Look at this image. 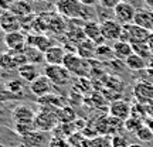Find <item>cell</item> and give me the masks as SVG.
Here are the masks:
<instances>
[{
	"label": "cell",
	"mask_w": 153,
	"mask_h": 147,
	"mask_svg": "<svg viewBox=\"0 0 153 147\" xmlns=\"http://www.w3.org/2000/svg\"><path fill=\"white\" fill-rule=\"evenodd\" d=\"M152 31H149L146 28L139 27L135 23L131 24H125L123 30H122V35H120V41H126L129 44H140V43H146L148 41L149 35Z\"/></svg>",
	"instance_id": "cell-1"
},
{
	"label": "cell",
	"mask_w": 153,
	"mask_h": 147,
	"mask_svg": "<svg viewBox=\"0 0 153 147\" xmlns=\"http://www.w3.org/2000/svg\"><path fill=\"white\" fill-rule=\"evenodd\" d=\"M36 129L41 131H53L55 126L58 125V117H57V109H47L44 108L41 112L36 113L34 119Z\"/></svg>",
	"instance_id": "cell-2"
},
{
	"label": "cell",
	"mask_w": 153,
	"mask_h": 147,
	"mask_svg": "<svg viewBox=\"0 0 153 147\" xmlns=\"http://www.w3.org/2000/svg\"><path fill=\"white\" fill-rule=\"evenodd\" d=\"M64 66L71 72V75H75L78 78H84L89 72V64L78 54H67L64 60Z\"/></svg>",
	"instance_id": "cell-3"
},
{
	"label": "cell",
	"mask_w": 153,
	"mask_h": 147,
	"mask_svg": "<svg viewBox=\"0 0 153 147\" xmlns=\"http://www.w3.org/2000/svg\"><path fill=\"white\" fill-rule=\"evenodd\" d=\"M44 75L57 86L68 85L70 81H71V72L68 71L64 65H45Z\"/></svg>",
	"instance_id": "cell-4"
},
{
	"label": "cell",
	"mask_w": 153,
	"mask_h": 147,
	"mask_svg": "<svg viewBox=\"0 0 153 147\" xmlns=\"http://www.w3.org/2000/svg\"><path fill=\"white\" fill-rule=\"evenodd\" d=\"M122 30L123 26L120 24L118 20H112V18H106L104 21H101V33L105 41H119L120 35H122Z\"/></svg>",
	"instance_id": "cell-5"
},
{
	"label": "cell",
	"mask_w": 153,
	"mask_h": 147,
	"mask_svg": "<svg viewBox=\"0 0 153 147\" xmlns=\"http://www.w3.org/2000/svg\"><path fill=\"white\" fill-rule=\"evenodd\" d=\"M136 11H137L136 7L132 4V3H129V1H123V0H122L119 4L114 9L115 20H118L122 26L131 24V23H133V20H135Z\"/></svg>",
	"instance_id": "cell-6"
},
{
	"label": "cell",
	"mask_w": 153,
	"mask_h": 147,
	"mask_svg": "<svg viewBox=\"0 0 153 147\" xmlns=\"http://www.w3.org/2000/svg\"><path fill=\"white\" fill-rule=\"evenodd\" d=\"M57 11L68 18H78L81 17L84 6L78 0H57Z\"/></svg>",
	"instance_id": "cell-7"
},
{
	"label": "cell",
	"mask_w": 153,
	"mask_h": 147,
	"mask_svg": "<svg viewBox=\"0 0 153 147\" xmlns=\"http://www.w3.org/2000/svg\"><path fill=\"white\" fill-rule=\"evenodd\" d=\"M53 86H54V83L50 81L44 74H41L37 79H34V81L30 83V92L38 99V98L45 96V95L53 93Z\"/></svg>",
	"instance_id": "cell-8"
},
{
	"label": "cell",
	"mask_w": 153,
	"mask_h": 147,
	"mask_svg": "<svg viewBox=\"0 0 153 147\" xmlns=\"http://www.w3.org/2000/svg\"><path fill=\"white\" fill-rule=\"evenodd\" d=\"M133 95L142 105L153 102V83L148 81H137L133 86Z\"/></svg>",
	"instance_id": "cell-9"
},
{
	"label": "cell",
	"mask_w": 153,
	"mask_h": 147,
	"mask_svg": "<svg viewBox=\"0 0 153 147\" xmlns=\"http://www.w3.org/2000/svg\"><path fill=\"white\" fill-rule=\"evenodd\" d=\"M4 44L9 51H23L27 47V35L22 33L20 30L7 33L4 35Z\"/></svg>",
	"instance_id": "cell-10"
},
{
	"label": "cell",
	"mask_w": 153,
	"mask_h": 147,
	"mask_svg": "<svg viewBox=\"0 0 153 147\" xmlns=\"http://www.w3.org/2000/svg\"><path fill=\"white\" fill-rule=\"evenodd\" d=\"M108 113L114 117H118V119L123 120L131 117L132 113V105L128 102V100H122V99H118V100H114L112 103L109 105L108 108Z\"/></svg>",
	"instance_id": "cell-11"
},
{
	"label": "cell",
	"mask_w": 153,
	"mask_h": 147,
	"mask_svg": "<svg viewBox=\"0 0 153 147\" xmlns=\"http://www.w3.org/2000/svg\"><path fill=\"white\" fill-rule=\"evenodd\" d=\"M0 28H1V31L4 34L19 31L22 28L20 18L17 16H14L10 10L1 11V14H0Z\"/></svg>",
	"instance_id": "cell-12"
},
{
	"label": "cell",
	"mask_w": 153,
	"mask_h": 147,
	"mask_svg": "<svg viewBox=\"0 0 153 147\" xmlns=\"http://www.w3.org/2000/svg\"><path fill=\"white\" fill-rule=\"evenodd\" d=\"M11 119L14 123H34L36 112L27 105H17L11 110Z\"/></svg>",
	"instance_id": "cell-13"
},
{
	"label": "cell",
	"mask_w": 153,
	"mask_h": 147,
	"mask_svg": "<svg viewBox=\"0 0 153 147\" xmlns=\"http://www.w3.org/2000/svg\"><path fill=\"white\" fill-rule=\"evenodd\" d=\"M67 52L61 45H51L44 52V62L47 65H64Z\"/></svg>",
	"instance_id": "cell-14"
},
{
	"label": "cell",
	"mask_w": 153,
	"mask_h": 147,
	"mask_svg": "<svg viewBox=\"0 0 153 147\" xmlns=\"http://www.w3.org/2000/svg\"><path fill=\"white\" fill-rule=\"evenodd\" d=\"M84 33H85V37L88 40H91L92 43H95L97 45H101V44H105V40L102 37V33H101V23L95 21V20H88L84 24Z\"/></svg>",
	"instance_id": "cell-15"
},
{
	"label": "cell",
	"mask_w": 153,
	"mask_h": 147,
	"mask_svg": "<svg viewBox=\"0 0 153 147\" xmlns=\"http://www.w3.org/2000/svg\"><path fill=\"white\" fill-rule=\"evenodd\" d=\"M22 139L24 147H44L50 142V139H47V136H45V131L37 130V129Z\"/></svg>",
	"instance_id": "cell-16"
},
{
	"label": "cell",
	"mask_w": 153,
	"mask_h": 147,
	"mask_svg": "<svg viewBox=\"0 0 153 147\" xmlns=\"http://www.w3.org/2000/svg\"><path fill=\"white\" fill-rule=\"evenodd\" d=\"M17 74L20 76V79H23L24 82H28V83H31L34 79H37L38 76L41 75L40 71H38V65L30 64V62H27V64H24V65L20 66V68L17 69Z\"/></svg>",
	"instance_id": "cell-17"
},
{
	"label": "cell",
	"mask_w": 153,
	"mask_h": 147,
	"mask_svg": "<svg viewBox=\"0 0 153 147\" xmlns=\"http://www.w3.org/2000/svg\"><path fill=\"white\" fill-rule=\"evenodd\" d=\"M9 10L19 18H26L28 16H33V6L28 0H17L13 3V6Z\"/></svg>",
	"instance_id": "cell-18"
},
{
	"label": "cell",
	"mask_w": 153,
	"mask_h": 147,
	"mask_svg": "<svg viewBox=\"0 0 153 147\" xmlns=\"http://www.w3.org/2000/svg\"><path fill=\"white\" fill-rule=\"evenodd\" d=\"M133 23L136 26H139V27H143L149 30V31H153V10H146V9L137 10Z\"/></svg>",
	"instance_id": "cell-19"
},
{
	"label": "cell",
	"mask_w": 153,
	"mask_h": 147,
	"mask_svg": "<svg viewBox=\"0 0 153 147\" xmlns=\"http://www.w3.org/2000/svg\"><path fill=\"white\" fill-rule=\"evenodd\" d=\"M114 54H115V58L116 60H120L125 62L132 54H133V48H132V44L126 43V41H115L114 45Z\"/></svg>",
	"instance_id": "cell-20"
},
{
	"label": "cell",
	"mask_w": 153,
	"mask_h": 147,
	"mask_svg": "<svg viewBox=\"0 0 153 147\" xmlns=\"http://www.w3.org/2000/svg\"><path fill=\"white\" fill-rule=\"evenodd\" d=\"M27 45L40 49L41 52H45L53 44H51V40H50L47 35H43V34H33V35H27Z\"/></svg>",
	"instance_id": "cell-21"
},
{
	"label": "cell",
	"mask_w": 153,
	"mask_h": 147,
	"mask_svg": "<svg viewBox=\"0 0 153 147\" xmlns=\"http://www.w3.org/2000/svg\"><path fill=\"white\" fill-rule=\"evenodd\" d=\"M97 47L98 45L95 43H92L91 40L85 38L84 41H81V43L76 45V54L79 55L81 58H84V60L94 58L95 54H97Z\"/></svg>",
	"instance_id": "cell-22"
},
{
	"label": "cell",
	"mask_w": 153,
	"mask_h": 147,
	"mask_svg": "<svg viewBox=\"0 0 153 147\" xmlns=\"http://www.w3.org/2000/svg\"><path fill=\"white\" fill-rule=\"evenodd\" d=\"M125 65L131 69V71H142V69H146V66H148V62L146 60L140 57V55L137 54H133L125 61Z\"/></svg>",
	"instance_id": "cell-23"
},
{
	"label": "cell",
	"mask_w": 153,
	"mask_h": 147,
	"mask_svg": "<svg viewBox=\"0 0 153 147\" xmlns=\"http://www.w3.org/2000/svg\"><path fill=\"white\" fill-rule=\"evenodd\" d=\"M38 103L43 105L44 108H47V109H58L62 105V99L58 95L50 93V95H45L43 98H38Z\"/></svg>",
	"instance_id": "cell-24"
},
{
	"label": "cell",
	"mask_w": 153,
	"mask_h": 147,
	"mask_svg": "<svg viewBox=\"0 0 153 147\" xmlns=\"http://www.w3.org/2000/svg\"><path fill=\"white\" fill-rule=\"evenodd\" d=\"M24 54H26L27 61L30 64L38 65V64H41L44 61V52H41L40 49L34 48V47H30V45H27V47L24 48Z\"/></svg>",
	"instance_id": "cell-25"
},
{
	"label": "cell",
	"mask_w": 153,
	"mask_h": 147,
	"mask_svg": "<svg viewBox=\"0 0 153 147\" xmlns=\"http://www.w3.org/2000/svg\"><path fill=\"white\" fill-rule=\"evenodd\" d=\"M16 61L13 58L11 52H1L0 54V69H4V71H13V69H17Z\"/></svg>",
	"instance_id": "cell-26"
},
{
	"label": "cell",
	"mask_w": 153,
	"mask_h": 147,
	"mask_svg": "<svg viewBox=\"0 0 153 147\" xmlns=\"http://www.w3.org/2000/svg\"><path fill=\"white\" fill-rule=\"evenodd\" d=\"M57 117H58V123H72L75 122V113L71 108H58L57 109Z\"/></svg>",
	"instance_id": "cell-27"
},
{
	"label": "cell",
	"mask_w": 153,
	"mask_h": 147,
	"mask_svg": "<svg viewBox=\"0 0 153 147\" xmlns=\"http://www.w3.org/2000/svg\"><path fill=\"white\" fill-rule=\"evenodd\" d=\"M6 88L19 99V98H22V93H23V91H24V81L20 79V78H19V79L9 81V82H6Z\"/></svg>",
	"instance_id": "cell-28"
},
{
	"label": "cell",
	"mask_w": 153,
	"mask_h": 147,
	"mask_svg": "<svg viewBox=\"0 0 153 147\" xmlns=\"http://www.w3.org/2000/svg\"><path fill=\"white\" fill-rule=\"evenodd\" d=\"M95 57H98L99 60H114L115 54H114V48L106 45V44H101L97 47V54Z\"/></svg>",
	"instance_id": "cell-29"
},
{
	"label": "cell",
	"mask_w": 153,
	"mask_h": 147,
	"mask_svg": "<svg viewBox=\"0 0 153 147\" xmlns=\"http://www.w3.org/2000/svg\"><path fill=\"white\" fill-rule=\"evenodd\" d=\"M89 147H112V137L106 134H99L91 139Z\"/></svg>",
	"instance_id": "cell-30"
},
{
	"label": "cell",
	"mask_w": 153,
	"mask_h": 147,
	"mask_svg": "<svg viewBox=\"0 0 153 147\" xmlns=\"http://www.w3.org/2000/svg\"><path fill=\"white\" fill-rule=\"evenodd\" d=\"M143 125H145V122H142V120H139V119H136V117H132L131 116L129 119L125 120V130L135 134Z\"/></svg>",
	"instance_id": "cell-31"
},
{
	"label": "cell",
	"mask_w": 153,
	"mask_h": 147,
	"mask_svg": "<svg viewBox=\"0 0 153 147\" xmlns=\"http://www.w3.org/2000/svg\"><path fill=\"white\" fill-rule=\"evenodd\" d=\"M135 136L137 137V140H140L142 143H148L153 140V133L146 125H143L139 130L135 133Z\"/></svg>",
	"instance_id": "cell-32"
},
{
	"label": "cell",
	"mask_w": 153,
	"mask_h": 147,
	"mask_svg": "<svg viewBox=\"0 0 153 147\" xmlns=\"http://www.w3.org/2000/svg\"><path fill=\"white\" fill-rule=\"evenodd\" d=\"M14 130H16V133L19 136L24 137V136H27V134H30L31 131L36 130V125L34 123H16Z\"/></svg>",
	"instance_id": "cell-33"
},
{
	"label": "cell",
	"mask_w": 153,
	"mask_h": 147,
	"mask_svg": "<svg viewBox=\"0 0 153 147\" xmlns=\"http://www.w3.org/2000/svg\"><path fill=\"white\" fill-rule=\"evenodd\" d=\"M132 48H133V52L137 55H140L143 58H148L152 55V51L149 48L148 43H140V44H133L132 45Z\"/></svg>",
	"instance_id": "cell-34"
},
{
	"label": "cell",
	"mask_w": 153,
	"mask_h": 147,
	"mask_svg": "<svg viewBox=\"0 0 153 147\" xmlns=\"http://www.w3.org/2000/svg\"><path fill=\"white\" fill-rule=\"evenodd\" d=\"M131 144L132 143H129L128 137L125 134H122V133L112 136V147H129Z\"/></svg>",
	"instance_id": "cell-35"
},
{
	"label": "cell",
	"mask_w": 153,
	"mask_h": 147,
	"mask_svg": "<svg viewBox=\"0 0 153 147\" xmlns=\"http://www.w3.org/2000/svg\"><path fill=\"white\" fill-rule=\"evenodd\" d=\"M13 99H17L13 93L6 88V83H1L0 82V102H7V100H13Z\"/></svg>",
	"instance_id": "cell-36"
},
{
	"label": "cell",
	"mask_w": 153,
	"mask_h": 147,
	"mask_svg": "<svg viewBox=\"0 0 153 147\" xmlns=\"http://www.w3.org/2000/svg\"><path fill=\"white\" fill-rule=\"evenodd\" d=\"M48 147H71L70 146V143L67 139H62V137H50V142L47 144Z\"/></svg>",
	"instance_id": "cell-37"
},
{
	"label": "cell",
	"mask_w": 153,
	"mask_h": 147,
	"mask_svg": "<svg viewBox=\"0 0 153 147\" xmlns=\"http://www.w3.org/2000/svg\"><path fill=\"white\" fill-rule=\"evenodd\" d=\"M120 1H122V0H98V3L102 6V7H105V9H111V10H114Z\"/></svg>",
	"instance_id": "cell-38"
},
{
	"label": "cell",
	"mask_w": 153,
	"mask_h": 147,
	"mask_svg": "<svg viewBox=\"0 0 153 147\" xmlns=\"http://www.w3.org/2000/svg\"><path fill=\"white\" fill-rule=\"evenodd\" d=\"M14 1H17V0H0V11L9 10Z\"/></svg>",
	"instance_id": "cell-39"
},
{
	"label": "cell",
	"mask_w": 153,
	"mask_h": 147,
	"mask_svg": "<svg viewBox=\"0 0 153 147\" xmlns=\"http://www.w3.org/2000/svg\"><path fill=\"white\" fill-rule=\"evenodd\" d=\"M79 3H81L82 6H87V7H91V6H94L98 0H78Z\"/></svg>",
	"instance_id": "cell-40"
},
{
	"label": "cell",
	"mask_w": 153,
	"mask_h": 147,
	"mask_svg": "<svg viewBox=\"0 0 153 147\" xmlns=\"http://www.w3.org/2000/svg\"><path fill=\"white\" fill-rule=\"evenodd\" d=\"M148 45H149V48H150V51H152V54H153V31L150 33V35H149V38H148Z\"/></svg>",
	"instance_id": "cell-41"
},
{
	"label": "cell",
	"mask_w": 153,
	"mask_h": 147,
	"mask_svg": "<svg viewBox=\"0 0 153 147\" xmlns=\"http://www.w3.org/2000/svg\"><path fill=\"white\" fill-rule=\"evenodd\" d=\"M145 125L148 126L149 129L152 130V133H153V117H148V119H146V122H145Z\"/></svg>",
	"instance_id": "cell-42"
},
{
	"label": "cell",
	"mask_w": 153,
	"mask_h": 147,
	"mask_svg": "<svg viewBox=\"0 0 153 147\" xmlns=\"http://www.w3.org/2000/svg\"><path fill=\"white\" fill-rule=\"evenodd\" d=\"M143 1H145V4L148 6L150 10H153V0H143Z\"/></svg>",
	"instance_id": "cell-43"
},
{
	"label": "cell",
	"mask_w": 153,
	"mask_h": 147,
	"mask_svg": "<svg viewBox=\"0 0 153 147\" xmlns=\"http://www.w3.org/2000/svg\"><path fill=\"white\" fill-rule=\"evenodd\" d=\"M129 147H143V146H142V144H139V143H132Z\"/></svg>",
	"instance_id": "cell-44"
},
{
	"label": "cell",
	"mask_w": 153,
	"mask_h": 147,
	"mask_svg": "<svg viewBox=\"0 0 153 147\" xmlns=\"http://www.w3.org/2000/svg\"><path fill=\"white\" fill-rule=\"evenodd\" d=\"M33 1H38V3H41V1H47V0H33Z\"/></svg>",
	"instance_id": "cell-45"
},
{
	"label": "cell",
	"mask_w": 153,
	"mask_h": 147,
	"mask_svg": "<svg viewBox=\"0 0 153 147\" xmlns=\"http://www.w3.org/2000/svg\"><path fill=\"white\" fill-rule=\"evenodd\" d=\"M1 109H3V102H0V112H1Z\"/></svg>",
	"instance_id": "cell-46"
},
{
	"label": "cell",
	"mask_w": 153,
	"mask_h": 147,
	"mask_svg": "<svg viewBox=\"0 0 153 147\" xmlns=\"http://www.w3.org/2000/svg\"><path fill=\"white\" fill-rule=\"evenodd\" d=\"M0 147H6V146H4V144H1V143H0Z\"/></svg>",
	"instance_id": "cell-47"
},
{
	"label": "cell",
	"mask_w": 153,
	"mask_h": 147,
	"mask_svg": "<svg viewBox=\"0 0 153 147\" xmlns=\"http://www.w3.org/2000/svg\"><path fill=\"white\" fill-rule=\"evenodd\" d=\"M0 14H1V11H0Z\"/></svg>",
	"instance_id": "cell-48"
}]
</instances>
